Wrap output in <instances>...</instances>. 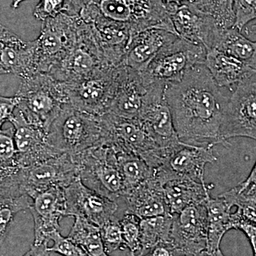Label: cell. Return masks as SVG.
Listing matches in <instances>:
<instances>
[{"label": "cell", "instance_id": "cell-1", "mask_svg": "<svg viewBox=\"0 0 256 256\" xmlns=\"http://www.w3.org/2000/svg\"><path fill=\"white\" fill-rule=\"evenodd\" d=\"M164 97L182 142L194 146H230L220 132L228 98L220 92L204 64L192 67L181 82L166 88Z\"/></svg>", "mask_w": 256, "mask_h": 256}, {"label": "cell", "instance_id": "cell-2", "mask_svg": "<svg viewBox=\"0 0 256 256\" xmlns=\"http://www.w3.org/2000/svg\"><path fill=\"white\" fill-rule=\"evenodd\" d=\"M178 6L162 0H92L79 16L86 22L126 26L132 37L150 28L164 30L176 35L171 14Z\"/></svg>", "mask_w": 256, "mask_h": 256}, {"label": "cell", "instance_id": "cell-3", "mask_svg": "<svg viewBox=\"0 0 256 256\" xmlns=\"http://www.w3.org/2000/svg\"><path fill=\"white\" fill-rule=\"evenodd\" d=\"M14 96L18 101L16 110L28 122L46 132L62 106L68 104L62 82L44 73L21 79Z\"/></svg>", "mask_w": 256, "mask_h": 256}, {"label": "cell", "instance_id": "cell-4", "mask_svg": "<svg viewBox=\"0 0 256 256\" xmlns=\"http://www.w3.org/2000/svg\"><path fill=\"white\" fill-rule=\"evenodd\" d=\"M46 140L50 146L60 152L79 154L102 143L100 116L64 104L48 128Z\"/></svg>", "mask_w": 256, "mask_h": 256}, {"label": "cell", "instance_id": "cell-5", "mask_svg": "<svg viewBox=\"0 0 256 256\" xmlns=\"http://www.w3.org/2000/svg\"><path fill=\"white\" fill-rule=\"evenodd\" d=\"M206 55L203 46L176 36L160 50L144 72L140 73L146 86L158 85L166 88L181 82L192 67L204 64Z\"/></svg>", "mask_w": 256, "mask_h": 256}, {"label": "cell", "instance_id": "cell-6", "mask_svg": "<svg viewBox=\"0 0 256 256\" xmlns=\"http://www.w3.org/2000/svg\"><path fill=\"white\" fill-rule=\"evenodd\" d=\"M102 126L101 144H108L116 150L136 154L156 170L159 168L166 151L160 148L150 137L138 118H126L114 114L100 116Z\"/></svg>", "mask_w": 256, "mask_h": 256}, {"label": "cell", "instance_id": "cell-7", "mask_svg": "<svg viewBox=\"0 0 256 256\" xmlns=\"http://www.w3.org/2000/svg\"><path fill=\"white\" fill-rule=\"evenodd\" d=\"M72 156L82 184L118 203L124 194V184L114 148L99 144Z\"/></svg>", "mask_w": 256, "mask_h": 256}, {"label": "cell", "instance_id": "cell-8", "mask_svg": "<svg viewBox=\"0 0 256 256\" xmlns=\"http://www.w3.org/2000/svg\"><path fill=\"white\" fill-rule=\"evenodd\" d=\"M104 66H110L104 60L96 41L92 24L79 16L76 40L74 46L48 75L58 82L67 84L82 80Z\"/></svg>", "mask_w": 256, "mask_h": 256}, {"label": "cell", "instance_id": "cell-9", "mask_svg": "<svg viewBox=\"0 0 256 256\" xmlns=\"http://www.w3.org/2000/svg\"><path fill=\"white\" fill-rule=\"evenodd\" d=\"M78 20L79 15L62 12L43 22L36 38L40 73L50 74L68 54L76 40Z\"/></svg>", "mask_w": 256, "mask_h": 256}, {"label": "cell", "instance_id": "cell-10", "mask_svg": "<svg viewBox=\"0 0 256 256\" xmlns=\"http://www.w3.org/2000/svg\"><path fill=\"white\" fill-rule=\"evenodd\" d=\"M220 132L228 144L230 138L256 139V72L236 86L224 108Z\"/></svg>", "mask_w": 256, "mask_h": 256}, {"label": "cell", "instance_id": "cell-11", "mask_svg": "<svg viewBox=\"0 0 256 256\" xmlns=\"http://www.w3.org/2000/svg\"><path fill=\"white\" fill-rule=\"evenodd\" d=\"M117 68L102 67L78 82H62L68 104L96 116L106 114L114 98Z\"/></svg>", "mask_w": 256, "mask_h": 256}, {"label": "cell", "instance_id": "cell-12", "mask_svg": "<svg viewBox=\"0 0 256 256\" xmlns=\"http://www.w3.org/2000/svg\"><path fill=\"white\" fill-rule=\"evenodd\" d=\"M77 178L78 165L70 154L62 153L28 168H20L18 182L20 190L31 198L54 186L66 188Z\"/></svg>", "mask_w": 256, "mask_h": 256}, {"label": "cell", "instance_id": "cell-13", "mask_svg": "<svg viewBox=\"0 0 256 256\" xmlns=\"http://www.w3.org/2000/svg\"><path fill=\"white\" fill-rule=\"evenodd\" d=\"M216 160L212 146H194L182 142L154 170V176L162 185L176 178H188L205 184V166Z\"/></svg>", "mask_w": 256, "mask_h": 256}, {"label": "cell", "instance_id": "cell-14", "mask_svg": "<svg viewBox=\"0 0 256 256\" xmlns=\"http://www.w3.org/2000/svg\"><path fill=\"white\" fill-rule=\"evenodd\" d=\"M164 90L161 86H148L144 106L138 119L153 141L170 153L182 142L175 131Z\"/></svg>", "mask_w": 256, "mask_h": 256}, {"label": "cell", "instance_id": "cell-15", "mask_svg": "<svg viewBox=\"0 0 256 256\" xmlns=\"http://www.w3.org/2000/svg\"><path fill=\"white\" fill-rule=\"evenodd\" d=\"M66 216H79L98 227L116 216L118 204L87 188L77 178L64 188Z\"/></svg>", "mask_w": 256, "mask_h": 256}, {"label": "cell", "instance_id": "cell-16", "mask_svg": "<svg viewBox=\"0 0 256 256\" xmlns=\"http://www.w3.org/2000/svg\"><path fill=\"white\" fill-rule=\"evenodd\" d=\"M170 240L184 256H193L206 248V210L203 203L191 205L172 216Z\"/></svg>", "mask_w": 256, "mask_h": 256}, {"label": "cell", "instance_id": "cell-17", "mask_svg": "<svg viewBox=\"0 0 256 256\" xmlns=\"http://www.w3.org/2000/svg\"><path fill=\"white\" fill-rule=\"evenodd\" d=\"M10 122L14 129L18 168H28L62 154L50 146L43 128L28 122L16 109Z\"/></svg>", "mask_w": 256, "mask_h": 256}, {"label": "cell", "instance_id": "cell-18", "mask_svg": "<svg viewBox=\"0 0 256 256\" xmlns=\"http://www.w3.org/2000/svg\"><path fill=\"white\" fill-rule=\"evenodd\" d=\"M30 212L34 223V245L50 242V236L60 232V222L66 216L64 188L54 186L31 197Z\"/></svg>", "mask_w": 256, "mask_h": 256}, {"label": "cell", "instance_id": "cell-19", "mask_svg": "<svg viewBox=\"0 0 256 256\" xmlns=\"http://www.w3.org/2000/svg\"><path fill=\"white\" fill-rule=\"evenodd\" d=\"M176 35L190 43L201 45L206 50L214 47L222 28L210 15L202 12L190 2L182 3L171 14Z\"/></svg>", "mask_w": 256, "mask_h": 256}, {"label": "cell", "instance_id": "cell-20", "mask_svg": "<svg viewBox=\"0 0 256 256\" xmlns=\"http://www.w3.org/2000/svg\"><path fill=\"white\" fill-rule=\"evenodd\" d=\"M148 90L140 72L120 66L117 68L114 98L107 112L126 118H138Z\"/></svg>", "mask_w": 256, "mask_h": 256}, {"label": "cell", "instance_id": "cell-21", "mask_svg": "<svg viewBox=\"0 0 256 256\" xmlns=\"http://www.w3.org/2000/svg\"><path fill=\"white\" fill-rule=\"evenodd\" d=\"M176 36L160 28L140 32L131 38L122 65L138 72H144L160 50Z\"/></svg>", "mask_w": 256, "mask_h": 256}, {"label": "cell", "instance_id": "cell-22", "mask_svg": "<svg viewBox=\"0 0 256 256\" xmlns=\"http://www.w3.org/2000/svg\"><path fill=\"white\" fill-rule=\"evenodd\" d=\"M121 198L126 205L124 213L136 216L140 220L170 214L163 185L154 176L128 192Z\"/></svg>", "mask_w": 256, "mask_h": 256}, {"label": "cell", "instance_id": "cell-23", "mask_svg": "<svg viewBox=\"0 0 256 256\" xmlns=\"http://www.w3.org/2000/svg\"><path fill=\"white\" fill-rule=\"evenodd\" d=\"M36 40L24 41L20 36L0 54V66L4 74H14L21 79L40 73L37 65Z\"/></svg>", "mask_w": 256, "mask_h": 256}, {"label": "cell", "instance_id": "cell-24", "mask_svg": "<svg viewBox=\"0 0 256 256\" xmlns=\"http://www.w3.org/2000/svg\"><path fill=\"white\" fill-rule=\"evenodd\" d=\"M204 65L218 87L229 89L256 72V68L242 60L216 48L206 50Z\"/></svg>", "mask_w": 256, "mask_h": 256}, {"label": "cell", "instance_id": "cell-25", "mask_svg": "<svg viewBox=\"0 0 256 256\" xmlns=\"http://www.w3.org/2000/svg\"><path fill=\"white\" fill-rule=\"evenodd\" d=\"M214 186L188 178H176L165 183L163 190L170 214H178L186 207L203 203Z\"/></svg>", "mask_w": 256, "mask_h": 256}, {"label": "cell", "instance_id": "cell-26", "mask_svg": "<svg viewBox=\"0 0 256 256\" xmlns=\"http://www.w3.org/2000/svg\"><path fill=\"white\" fill-rule=\"evenodd\" d=\"M206 210L207 242L206 249L215 250L220 248L224 236L232 229V210L226 202L222 196L212 198L210 193L204 200Z\"/></svg>", "mask_w": 256, "mask_h": 256}, {"label": "cell", "instance_id": "cell-27", "mask_svg": "<svg viewBox=\"0 0 256 256\" xmlns=\"http://www.w3.org/2000/svg\"><path fill=\"white\" fill-rule=\"evenodd\" d=\"M229 206L237 207L234 215L242 220L256 222V170L252 168L246 180L220 195Z\"/></svg>", "mask_w": 256, "mask_h": 256}, {"label": "cell", "instance_id": "cell-28", "mask_svg": "<svg viewBox=\"0 0 256 256\" xmlns=\"http://www.w3.org/2000/svg\"><path fill=\"white\" fill-rule=\"evenodd\" d=\"M213 48L235 57L256 69V43L236 28L220 30Z\"/></svg>", "mask_w": 256, "mask_h": 256}, {"label": "cell", "instance_id": "cell-29", "mask_svg": "<svg viewBox=\"0 0 256 256\" xmlns=\"http://www.w3.org/2000/svg\"><path fill=\"white\" fill-rule=\"evenodd\" d=\"M114 151L117 156L118 165L124 184L122 196L128 192L154 176V170L150 168L142 158L132 152L116 150Z\"/></svg>", "mask_w": 256, "mask_h": 256}, {"label": "cell", "instance_id": "cell-30", "mask_svg": "<svg viewBox=\"0 0 256 256\" xmlns=\"http://www.w3.org/2000/svg\"><path fill=\"white\" fill-rule=\"evenodd\" d=\"M173 217L170 214L158 216L142 218L140 222V252L138 256L142 255L162 242H171L172 226Z\"/></svg>", "mask_w": 256, "mask_h": 256}, {"label": "cell", "instance_id": "cell-31", "mask_svg": "<svg viewBox=\"0 0 256 256\" xmlns=\"http://www.w3.org/2000/svg\"><path fill=\"white\" fill-rule=\"evenodd\" d=\"M75 220L68 238L82 248L90 256H110L106 252L100 228L82 217Z\"/></svg>", "mask_w": 256, "mask_h": 256}, {"label": "cell", "instance_id": "cell-32", "mask_svg": "<svg viewBox=\"0 0 256 256\" xmlns=\"http://www.w3.org/2000/svg\"><path fill=\"white\" fill-rule=\"evenodd\" d=\"M31 204L32 198L20 191L0 195V248L8 238L16 215L28 210Z\"/></svg>", "mask_w": 256, "mask_h": 256}, {"label": "cell", "instance_id": "cell-33", "mask_svg": "<svg viewBox=\"0 0 256 256\" xmlns=\"http://www.w3.org/2000/svg\"><path fill=\"white\" fill-rule=\"evenodd\" d=\"M16 146L14 140V129L10 128L0 130V172L5 178L18 182L20 168L16 160Z\"/></svg>", "mask_w": 256, "mask_h": 256}, {"label": "cell", "instance_id": "cell-34", "mask_svg": "<svg viewBox=\"0 0 256 256\" xmlns=\"http://www.w3.org/2000/svg\"><path fill=\"white\" fill-rule=\"evenodd\" d=\"M190 3L198 11L212 16L222 30L233 28L234 0H193Z\"/></svg>", "mask_w": 256, "mask_h": 256}, {"label": "cell", "instance_id": "cell-35", "mask_svg": "<svg viewBox=\"0 0 256 256\" xmlns=\"http://www.w3.org/2000/svg\"><path fill=\"white\" fill-rule=\"evenodd\" d=\"M99 228L106 252L108 255L116 250H124L127 248L122 238L119 218L116 216Z\"/></svg>", "mask_w": 256, "mask_h": 256}, {"label": "cell", "instance_id": "cell-36", "mask_svg": "<svg viewBox=\"0 0 256 256\" xmlns=\"http://www.w3.org/2000/svg\"><path fill=\"white\" fill-rule=\"evenodd\" d=\"M126 247L130 252L138 255L140 252V218L131 214L124 213L122 218H119Z\"/></svg>", "mask_w": 256, "mask_h": 256}, {"label": "cell", "instance_id": "cell-37", "mask_svg": "<svg viewBox=\"0 0 256 256\" xmlns=\"http://www.w3.org/2000/svg\"><path fill=\"white\" fill-rule=\"evenodd\" d=\"M233 28L242 32V28L256 18V0H234Z\"/></svg>", "mask_w": 256, "mask_h": 256}, {"label": "cell", "instance_id": "cell-38", "mask_svg": "<svg viewBox=\"0 0 256 256\" xmlns=\"http://www.w3.org/2000/svg\"><path fill=\"white\" fill-rule=\"evenodd\" d=\"M53 246L48 248L50 252H56L62 256H90L82 247L66 237L62 236L60 232H54L50 236Z\"/></svg>", "mask_w": 256, "mask_h": 256}, {"label": "cell", "instance_id": "cell-39", "mask_svg": "<svg viewBox=\"0 0 256 256\" xmlns=\"http://www.w3.org/2000/svg\"><path fill=\"white\" fill-rule=\"evenodd\" d=\"M66 0H41L34 11V16L44 22L64 12Z\"/></svg>", "mask_w": 256, "mask_h": 256}, {"label": "cell", "instance_id": "cell-40", "mask_svg": "<svg viewBox=\"0 0 256 256\" xmlns=\"http://www.w3.org/2000/svg\"><path fill=\"white\" fill-rule=\"evenodd\" d=\"M18 104V99L14 96L6 97L0 95V130H2L3 124L10 122L14 116Z\"/></svg>", "mask_w": 256, "mask_h": 256}, {"label": "cell", "instance_id": "cell-41", "mask_svg": "<svg viewBox=\"0 0 256 256\" xmlns=\"http://www.w3.org/2000/svg\"><path fill=\"white\" fill-rule=\"evenodd\" d=\"M138 256H185L173 246L171 242H162L142 255Z\"/></svg>", "mask_w": 256, "mask_h": 256}, {"label": "cell", "instance_id": "cell-42", "mask_svg": "<svg viewBox=\"0 0 256 256\" xmlns=\"http://www.w3.org/2000/svg\"><path fill=\"white\" fill-rule=\"evenodd\" d=\"M92 0H66L64 12L72 15H79Z\"/></svg>", "mask_w": 256, "mask_h": 256}, {"label": "cell", "instance_id": "cell-43", "mask_svg": "<svg viewBox=\"0 0 256 256\" xmlns=\"http://www.w3.org/2000/svg\"><path fill=\"white\" fill-rule=\"evenodd\" d=\"M18 36L3 25L0 24V54L5 47L16 40Z\"/></svg>", "mask_w": 256, "mask_h": 256}, {"label": "cell", "instance_id": "cell-44", "mask_svg": "<svg viewBox=\"0 0 256 256\" xmlns=\"http://www.w3.org/2000/svg\"><path fill=\"white\" fill-rule=\"evenodd\" d=\"M48 242L32 245L31 248L22 256H50V252L48 250Z\"/></svg>", "mask_w": 256, "mask_h": 256}, {"label": "cell", "instance_id": "cell-45", "mask_svg": "<svg viewBox=\"0 0 256 256\" xmlns=\"http://www.w3.org/2000/svg\"><path fill=\"white\" fill-rule=\"evenodd\" d=\"M22 192L18 186L9 184L0 181V195L8 194L16 192Z\"/></svg>", "mask_w": 256, "mask_h": 256}, {"label": "cell", "instance_id": "cell-46", "mask_svg": "<svg viewBox=\"0 0 256 256\" xmlns=\"http://www.w3.org/2000/svg\"><path fill=\"white\" fill-rule=\"evenodd\" d=\"M192 256H225L224 255L223 252H222L220 248L217 249L215 250H208L204 248L202 250L201 252H196Z\"/></svg>", "mask_w": 256, "mask_h": 256}, {"label": "cell", "instance_id": "cell-47", "mask_svg": "<svg viewBox=\"0 0 256 256\" xmlns=\"http://www.w3.org/2000/svg\"><path fill=\"white\" fill-rule=\"evenodd\" d=\"M164 3L168 4H175L180 6L182 4L184 1H186L188 2H192L193 0H162Z\"/></svg>", "mask_w": 256, "mask_h": 256}, {"label": "cell", "instance_id": "cell-48", "mask_svg": "<svg viewBox=\"0 0 256 256\" xmlns=\"http://www.w3.org/2000/svg\"><path fill=\"white\" fill-rule=\"evenodd\" d=\"M24 1H26V0H12V6L14 9H16V8H18L20 4H21L22 2H23Z\"/></svg>", "mask_w": 256, "mask_h": 256}, {"label": "cell", "instance_id": "cell-49", "mask_svg": "<svg viewBox=\"0 0 256 256\" xmlns=\"http://www.w3.org/2000/svg\"><path fill=\"white\" fill-rule=\"evenodd\" d=\"M0 181L3 182L8 183L10 182V180L8 178H5L4 175L0 172Z\"/></svg>", "mask_w": 256, "mask_h": 256}, {"label": "cell", "instance_id": "cell-50", "mask_svg": "<svg viewBox=\"0 0 256 256\" xmlns=\"http://www.w3.org/2000/svg\"><path fill=\"white\" fill-rule=\"evenodd\" d=\"M128 256H138V255H136V254H133L132 252H129V254H128Z\"/></svg>", "mask_w": 256, "mask_h": 256}, {"label": "cell", "instance_id": "cell-51", "mask_svg": "<svg viewBox=\"0 0 256 256\" xmlns=\"http://www.w3.org/2000/svg\"><path fill=\"white\" fill-rule=\"evenodd\" d=\"M1 74H4V72H3L2 69L1 68V66H0V75Z\"/></svg>", "mask_w": 256, "mask_h": 256}]
</instances>
